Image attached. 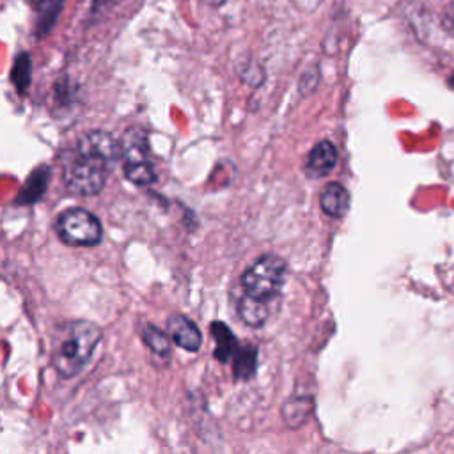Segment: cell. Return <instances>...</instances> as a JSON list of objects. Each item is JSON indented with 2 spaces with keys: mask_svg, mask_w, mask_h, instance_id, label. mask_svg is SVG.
<instances>
[{
  "mask_svg": "<svg viewBox=\"0 0 454 454\" xmlns=\"http://www.w3.org/2000/svg\"><path fill=\"white\" fill-rule=\"evenodd\" d=\"M286 273L287 264L282 257L275 254H264L245 270L241 277L243 291L261 300H271L280 293Z\"/></svg>",
  "mask_w": 454,
  "mask_h": 454,
  "instance_id": "7a4b0ae2",
  "label": "cell"
},
{
  "mask_svg": "<svg viewBox=\"0 0 454 454\" xmlns=\"http://www.w3.org/2000/svg\"><path fill=\"white\" fill-rule=\"evenodd\" d=\"M314 406V401L310 397L303 395H293L282 408V417L287 422L289 427H298L307 420Z\"/></svg>",
  "mask_w": 454,
  "mask_h": 454,
  "instance_id": "5bb4252c",
  "label": "cell"
},
{
  "mask_svg": "<svg viewBox=\"0 0 454 454\" xmlns=\"http://www.w3.org/2000/svg\"><path fill=\"white\" fill-rule=\"evenodd\" d=\"M293 2H294V5L298 9H301L305 12H312V11H316L321 5L323 0H293Z\"/></svg>",
  "mask_w": 454,
  "mask_h": 454,
  "instance_id": "44dd1931",
  "label": "cell"
},
{
  "mask_svg": "<svg viewBox=\"0 0 454 454\" xmlns=\"http://www.w3.org/2000/svg\"><path fill=\"white\" fill-rule=\"evenodd\" d=\"M101 340V328L85 319H74L59 326L53 340L51 364L62 378L76 376L90 360Z\"/></svg>",
  "mask_w": 454,
  "mask_h": 454,
  "instance_id": "6da1fadb",
  "label": "cell"
},
{
  "mask_svg": "<svg viewBox=\"0 0 454 454\" xmlns=\"http://www.w3.org/2000/svg\"><path fill=\"white\" fill-rule=\"evenodd\" d=\"M319 204H321L323 213H326L328 216L339 218L348 211L349 193L342 184L330 183L323 188V192L319 195Z\"/></svg>",
  "mask_w": 454,
  "mask_h": 454,
  "instance_id": "30bf717a",
  "label": "cell"
},
{
  "mask_svg": "<svg viewBox=\"0 0 454 454\" xmlns=\"http://www.w3.org/2000/svg\"><path fill=\"white\" fill-rule=\"evenodd\" d=\"M55 231L64 243L73 247H96L103 238L99 220L83 207H71L60 213L55 222Z\"/></svg>",
  "mask_w": 454,
  "mask_h": 454,
  "instance_id": "3957f363",
  "label": "cell"
},
{
  "mask_svg": "<svg viewBox=\"0 0 454 454\" xmlns=\"http://www.w3.org/2000/svg\"><path fill=\"white\" fill-rule=\"evenodd\" d=\"M140 335H142V340L145 342V346L153 353H156L158 356H168L170 355V351H172L170 339L161 330H158L156 326H153V325L140 326Z\"/></svg>",
  "mask_w": 454,
  "mask_h": 454,
  "instance_id": "ac0fdd59",
  "label": "cell"
},
{
  "mask_svg": "<svg viewBox=\"0 0 454 454\" xmlns=\"http://www.w3.org/2000/svg\"><path fill=\"white\" fill-rule=\"evenodd\" d=\"M238 314L239 317L250 325V326H261L268 316H270V307H268V300H261L250 294H243L238 301Z\"/></svg>",
  "mask_w": 454,
  "mask_h": 454,
  "instance_id": "4fadbf2b",
  "label": "cell"
},
{
  "mask_svg": "<svg viewBox=\"0 0 454 454\" xmlns=\"http://www.w3.org/2000/svg\"><path fill=\"white\" fill-rule=\"evenodd\" d=\"M447 82H449V87H450V89H454V73L449 76V80H447Z\"/></svg>",
  "mask_w": 454,
  "mask_h": 454,
  "instance_id": "603a6c76",
  "label": "cell"
},
{
  "mask_svg": "<svg viewBox=\"0 0 454 454\" xmlns=\"http://www.w3.org/2000/svg\"><path fill=\"white\" fill-rule=\"evenodd\" d=\"M48 181H50V168L46 165L37 167L25 181V184L21 186L18 197H16V204L27 206V204H34L37 200L43 199L46 188H48Z\"/></svg>",
  "mask_w": 454,
  "mask_h": 454,
  "instance_id": "ba28073f",
  "label": "cell"
},
{
  "mask_svg": "<svg viewBox=\"0 0 454 454\" xmlns=\"http://www.w3.org/2000/svg\"><path fill=\"white\" fill-rule=\"evenodd\" d=\"M337 165V149L332 142L321 140L317 142L312 151L309 153L305 160V174L309 177L319 179L332 172V168Z\"/></svg>",
  "mask_w": 454,
  "mask_h": 454,
  "instance_id": "52a82bcc",
  "label": "cell"
},
{
  "mask_svg": "<svg viewBox=\"0 0 454 454\" xmlns=\"http://www.w3.org/2000/svg\"><path fill=\"white\" fill-rule=\"evenodd\" d=\"M106 179V163L85 158L78 154L74 160H71L64 168V184L67 192L80 195V197H90L103 190Z\"/></svg>",
  "mask_w": 454,
  "mask_h": 454,
  "instance_id": "277c9868",
  "label": "cell"
},
{
  "mask_svg": "<svg viewBox=\"0 0 454 454\" xmlns=\"http://www.w3.org/2000/svg\"><path fill=\"white\" fill-rule=\"evenodd\" d=\"M442 27L450 34L454 35V2L449 4L443 12H442Z\"/></svg>",
  "mask_w": 454,
  "mask_h": 454,
  "instance_id": "d6986e66",
  "label": "cell"
},
{
  "mask_svg": "<svg viewBox=\"0 0 454 454\" xmlns=\"http://www.w3.org/2000/svg\"><path fill=\"white\" fill-rule=\"evenodd\" d=\"M239 74H241V78H243L245 82H248V83H250V76H254V74H259V76L264 78V71H262V67H261L257 62L245 64L243 69L239 71Z\"/></svg>",
  "mask_w": 454,
  "mask_h": 454,
  "instance_id": "ffe728a7",
  "label": "cell"
},
{
  "mask_svg": "<svg viewBox=\"0 0 454 454\" xmlns=\"http://www.w3.org/2000/svg\"><path fill=\"white\" fill-rule=\"evenodd\" d=\"M209 326H211L209 332H211V335L215 337V351H213L215 358H216L218 362H227V360H231V358L236 355V351H238V344H236L234 333H232L231 328H229L225 323H222V321H215V323H211Z\"/></svg>",
  "mask_w": 454,
  "mask_h": 454,
  "instance_id": "7c38bea8",
  "label": "cell"
},
{
  "mask_svg": "<svg viewBox=\"0 0 454 454\" xmlns=\"http://www.w3.org/2000/svg\"><path fill=\"white\" fill-rule=\"evenodd\" d=\"M167 326H168L172 340L177 346H181L192 353L200 349L202 335H200V330L197 328V325L190 317H186L183 314H174L168 317Z\"/></svg>",
  "mask_w": 454,
  "mask_h": 454,
  "instance_id": "8992f818",
  "label": "cell"
},
{
  "mask_svg": "<svg viewBox=\"0 0 454 454\" xmlns=\"http://www.w3.org/2000/svg\"><path fill=\"white\" fill-rule=\"evenodd\" d=\"M257 367V348L245 344L238 348L234 355V376L236 380H248L255 374Z\"/></svg>",
  "mask_w": 454,
  "mask_h": 454,
  "instance_id": "9a60e30c",
  "label": "cell"
},
{
  "mask_svg": "<svg viewBox=\"0 0 454 454\" xmlns=\"http://www.w3.org/2000/svg\"><path fill=\"white\" fill-rule=\"evenodd\" d=\"M209 5H213V7H220V5H223L227 0H206Z\"/></svg>",
  "mask_w": 454,
  "mask_h": 454,
  "instance_id": "7402d4cb",
  "label": "cell"
},
{
  "mask_svg": "<svg viewBox=\"0 0 454 454\" xmlns=\"http://www.w3.org/2000/svg\"><path fill=\"white\" fill-rule=\"evenodd\" d=\"M78 154L85 158H92L103 163L115 161L122 156L121 140H115L108 131H90L83 135L76 145Z\"/></svg>",
  "mask_w": 454,
  "mask_h": 454,
  "instance_id": "5b68a950",
  "label": "cell"
},
{
  "mask_svg": "<svg viewBox=\"0 0 454 454\" xmlns=\"http://www.w3.org/2000/svg\"><path fill=\"white\" fill-rule=\"evenodd\" d=\"M121 149L124 161H144L149 160L147 135L142 128H129L121 138Z\"/></svg>",
  "mask_w": 454,
  "mask_h": 454,
  "instance_id": "8fae6325",
  "label": "cell"
},
{
  "mask_svg": "<svg viewBox=\"0 0 454 454\" xmlns=\"http://www.w3.org/2000/svg\"><path fill=\"white\" fill-rule=\"evenodd\" d=\"M64 0H34L35 11V37H44L55 27L60 12H62Z\"/></svg>",
  "mask_w": 454,
  "mask_h": 454,
  "instance_id": "9c48e42d",
  "label": "cell"
},
{
  "mask_svg": "<svg viewBox=\"0 0 454 454\" xmlns=\"http://www.w3.org/2000/svg\"><path fill=\"white\" fill-rule=\"evenodd\" d=\"M124 176L137 186H147L156 181V172L151 160L124 161Z\"/></svg>",
  "mask_w": 454,
  "mask_h": 454,
  "instance_id": "e0dca14e",
  "label": "cell"
},
{
  "mask_svg": "<svg viewBox=\"0 0 454 454\" xmlns=\"http://www.w3.org/2000/svg\"><path fill=\"white\" fill-rule=\"evenodd\" d=\"M11 80L20 94H25L32 82V59L27 51H20L14 57V64L11 69Z\"/></svg>",
  "mask_w": 454,
  "mask_h": 454,
  "instance_id": "2e32d148",
  "label": "cell"
}]
</instances>
